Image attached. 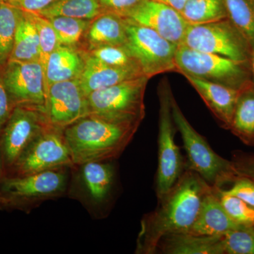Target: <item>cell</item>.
Instances as JSON below:
<instances>
[{"label":"cell","mask_w":254,"mask_h":254,"mask_svg":"<svg viewBox=\"0 0 254 254\" xmlns=\"http://www.w3.org/2000/svg\"><path fill=\"white\" fill-rule=\"evenodd\" d=\"M90 50L106 46H125L127 43L125 18L113 13H102L92 20L86 31Z\"/></svg>","instance_id":"21"},{"label":"cell","mask_w":254,"mask_h":254,"mask_svg":"<svg viewBox=\"0 0 254 254\" xmlns=\"http://www.w3.org/2000/svg\"><path fill=\"white\" fill-rule=\"evenodd\" d=\"M138 127L88 114L63 131L73 165H78L118 158L133 139Z\"/></svg>","instance_id":"2"},{"label":"cell","mask_w":254,"mask_h":254,"mask_svg":"<svg viewBox=\"0 0 254 254\" xmlns=\"http://www.w3.org/2000/svg\"><path fill=\"white\" fill-rule=\"evenodd\" d=\"M114 160L73 165L66 195L77 200L95 219L105 218L113 204L116 188Z\"/></svg>","instance_id":"3"},{"label":"cell","mask_w":254,"mask_h":254,"mask_svg":"<svg viewBox=\"0 0 254 254\" xmlns=\"http://www.w3.org/2000/svg\"><path fill=\"white\" fill-rule=\"evenodd\" d=\"M158 163L156 176V195L163 197L176 183L185 170L180 148L175 142L177 130L172 113L173 94L167 78L158 86Z\"/></svg>","instance_id":"8"},{"label":"cell","mask_w":254,"mask_h":254,"mask_svg":"<svg viewBox=\"0 0 254 254\" xmlns=\"http://www.w3.org/2000/svg\"><path fill=\"white\" fill-rule=\"evenodd\" d=\"M1 75L16 106L34 107L46 112L47 87L41 62L9 60L1 68Z\"/></svg>","instance_id":"13"},{"label":"cell","mask_w":254,"mask_h":254,"mask_svg":"<svg viewBox=\"0 0 254 254\" xmlns=\"http://www.w3.org/2000/svg\"><path fill=\"white\" fill-rule=\"evenodd\" d=\"M84 64L83 53L73 46L60 45L50 55L47 62L45 70L47 89L57 82L77 79L81 76Z\"/></svg>","instance_id":"19"},{"label":"cell","mask_w":254,"mask_h":254,"mask_svg":"<svg viewBox=\"0 0 254 254\" xmlns=\"http://www.w3.org/2000/svg\"><path fill=\"white\" fill-rule=\"evenodd\" d=\"M240 226L222 207L217 188L210 187L202 199L194 223L187 233L197 236H216Z\"/></svg>","instance_id":"17"},{"label":"cell","mask_w":254,"mask_h":254,"mask_svg":"<svg viewBox=\"0 0 254 254\" xmlns=\"http://www.w3.org/2000/svg\"><path fill=\"white\" fill-rule=\"evenodd\" d=\"M175 71L203 81L242 90L252 84L250 63H241L225 57L177 46Z\"/></svg>","instance_id":"6"},{"label":"cell","mask_w":254,"mask_h":254,"mask_svg":"<svg viewBox=\"0 0 254 254\" xmlns=\"http://www.w3.org/2000/svg\"><path fill=\"white\" fill-rule=\"evenodd\" d=\"M4 164H3L2 158H1V153H0V185H1V181L4 178ZM0 205H1V195H0Z\"/></svg>","instance_id":"40"},{"label":"cell","mask_w":254,"mask_h":254,"mask_svg":"<svg viewBox=\"0 0 254 254\" xmlns=\"http://www.w3.org/2000/svg\"><path fill=\"white\" fill-rule=\"evenodd\" d=\"M41 54L39 37L36 28L23 11V16L16 28L14 46L9 60L40 61Z\"/></svg>","instance_id":"23"},{"label":"cell","mask_w":254,"mask_h":254,"mask_svg":"<svg viewBox=\"0 0 254 254\" xmlns=\"http://www.w3.org/2000/svg\"><path fill=\"white\" fill-rule=\"evenodd\" d=\"M181 13L189 0H158Z\"/></svg>","instance_id":"38"},{"label":"cell","mask_w":254,"mask_h":254,"mask_svg":"<svg viewBox=\"0 0 254 254\" xmlns=\"http://www.w3.org/2000/svg\"><path fill=\"white\" fill-rule=\"evenodd\" d=\"M0 2H1V1H0Z\"/></svg>","instance_id":"42"},{"label":"cell","mask_w":254,"mask_h":254,"mask_svg":"<svg viewBox=\"0 0 254 254\" xmlns=\"http://www.w3.org/2000/svg\"><path fill=\"white\" fill-rule=\"evenodd\" d=\"M220 203L230 218L240 225L254 226V208L240 198L217 189Z\"/></svg>","instance_id":"32"},{"label":"cell","mask_w":254,"mask_h":254,"mask_svg":"<svg viewBox=\"0 0 254 254\" xmlns=\"http://www.w3.org/2000/svg\"><path fill=\"white\" fill-rule=\"evenodd\" d=\"M182 45L191 49L250 63L252 46L228 18L204 24H190Z\"/></svg>","instance_id":"9"},{"label":"cell","mask_w":254,"mask_h":254,"mask_svg":"<svg viewBox=\"0 0 254 254\" xmlns=\"http://www.w3.org/2000/svg\"><path fill=\"white\" fill-rule=\"evenodd\" d=\"M11 1H12V0H0V1H1V2H6V3H9Z\"/></svg>","instance_id":"41"},{"label":"cell","mask_w":254,"mask_h":254,"mask_svg":"<svg viewBox=\"0 0 254 254\" xmlns=\"http://www.w3.org/2000/svg\"><path fill=\"white\" fill-rule=\"evenodd\" d=\"M49 125L44 110L16 105L0 133V153L4 170H11L25 148Z\"/></svg>","instance_id":"12"},{"label":"cell","mask_w":254,"mask_h":254,"mask_svg":"<svg viewBox=\"0 0 254 254\" xmlns=\"http://www.w3.org/2000/svg\"><path fill=\"white\" fill-rule=\"evenodd\" d=\"M63 131L51 125L46 127L18 157L10 170L12 172L11 176H23L55 169L71 168L73 160Z\"/></svg>","instance_id":"11"},{"label":"cell","mask_w":254,"mask_h":254,"mask_svg":"<svg viewBox=\"0 0 254 254\" xmlns=\"http://www.w3.org/2000/svg\"><path fill=\"white\" fill-rule=\"evenodd\" d=\"M210 187L198 174L185 169L173 187L158 199L157 208L142 218L135 253L157 254L165 237L190 231Z\"/></svg>","instance_id":"1"},{"label":"cell","mask_w":254,"mask_h":254,"mask_svg":"<svg viewBox=\"0 0 254 254\" xmlns=\"http://www.w3.org/2000/svg\"><path fill=\"white\" fill-rule=\"evenodd\" d=\"M88 53L102 63L116 67H138L126 46H106L89 50Z\"/></svg>","instance_id":"31"},{"label":"cell","mask_w":254,"mask_h":254,"mask_svg":"<svg viewBox=\"0 0 254 254\" xmlns=\"http://www.w3.org/2000/svg\"><path fill=\"white\" fill-rule=\"evenodd\" d=\"M54 28L60 45L73 46L79 42L86 33L92 20L67 16L48 18Z\"/></svg>","instance_id":"28"},{"label":"cell","mask_w":254,"mask_h":254,"mask_svg":"<svg viewBox=\"0 0 254 254\" xmlns=\"http://www.w3.org/2000/svg\"><path fill=\"white\" fill-rule=\"evenodd\" d=\"M230 131L246 145H254V85L241 90Z\"/></svg>","instance_id":"22"},{"label":"cell","mask_w":254,"mask_h":254,"mask_svg":"<svg viewBox=\"0 0 254 254\" xmlns=\"http://www.w3.org/2000/svg\"><path fill=\"white\" fill-rule=\"evenodd\" d=\"M71 168L4 177L0 185L1 205L30 210L47 200L66 195Z\"/></svg>","instance_id":"5"},{"label":"cell","mask_w":254,"mask_h":254,"mask_svg":"<svg viewBox=\"0 0 254 254\" xmlns=\"http://www.w3.org/2000/svg\"><path fill=\"white\" fill-rule=\"evenodd\" d=\"M172 113L177 131L181 134L187 155V168L198 175L209 186L222 189L239 177L233 163L214 151L206 139L195 131L177 104L172 98Z\"/></svg>","instance_id":"4"},{"label":"cell","mask_w":254,"mask_h":254,"mask_svg":"<svg viewBox=\"0 0 254 254\" xmlns=\"http://www.w3.org/2000/svg\"><path fill=\"white\" fill-rule=\"evenodd\" d=\"M125 19V44L136 60L142 72L148 78L175 71L177 46L153 30Z\"/></svg>","instance_id":"10"},{"label":"cell","mask_w":254,"mask_h":254,"mask_svg":"<svg viewBox=\"0 0 254 254\" xmlns=\"http://www.w3.org/2000/svg\"><path fill=\"white\" fill-rule=\"evenodd\" d=\"M56 0H12L9 4L28 12L38 13L53 4Z\"/></svg>","instance_id":"37"},{"label":"cell","mask_w":254,"mask_h":254,"mask_svg":"<svg viewBox=\"0 0 254 254\" xmlns=\"http://www.w3.org/2000/svg\"><path fill=\"white\" fill-rule=\"evenodd\" d=\"M46 113L50 125L60 130L88 115L87 98L78 78L48 87Z\"/></svg>","instance_id":"14"},{"label":"cell","mask_w":254,"mask_h":254,"mask_svg":"<svg viewBox=\"0 0 254 254\" xmlns=\"http://www.w3.org/2000/svg\"><path fill=\"white\" fill-rule=\"evenodd\" d=\"M250 68L251 73V78L252 83L254 85V46L252 47V53L250 60Z\"/></svg>","instance_id":"39"},{"label":"cell","mask_w":254,"mask_h":254,"mask_svg":"<svg viewBox=\"0 0 254 254\" xmlns=\"http://www.w3.org/2000/svg\"><path fill=\"white\" fill-rule=\"evenodd\" d=\"M222 235L197 236L180 233L165 237L157 253L167 254H224Z\"/></svg>","instance_id":"20"},{"label":"cell","mask_w":254,"mask_h":254,"mask_svg":"<svg viewBox=\"0 0 254 254\" xmlns=\"http://www.w3.org/2000/svg\"><path fill=\"white\" fill-rule=\"evenodd\" d=\"M227 18L254 46V0H222Z\"/></svg>","instance_id":"27"},{"label":"cell","mask_w":254,"mask_h":254,"mask_svg":"<svg viewBox=\"0 0 254 254\" xmlns=\"http://www.w3.org/2000/svg\"><path fill=\"white\" fill-rule=\"evenodd\" d=\"M224 254H254V226H241L222 235Z\"/></svg>","instance_id":"30"},{"label":"cell","mask_w":254,"mask_h":254,"mask_svg":"<svg viewBox=\"0 0 254 254\" xmlns=\"http://www.w3.org/2000/svg\"><path fill=\"white\" fill-rule=\"evenodd\" d=\"M181 14L190 24L198 25L227 18L222 0H189Z\"/></svg>","instance_id":"26"},{"label":"cell","mask_w":254,"mask_h":254,"mask_svg":"<svg viewBox=\"0 0 254 254\" xmlns=\"http://www.w3.org/2000/svg\"><path fill=\"white\" fill-rule=\"evenodd\" d=\"M193 86L221 126L230 130L241 90L184 76Z\"/></svg>","instance_id":"18"},{"label":"cell","mask_w":254,"mask_h":254,"mask_svg":"<svg viewBox=\"0 0 254 254\" xmlns=\"http://www.w3.org/2000/svg\"><path fill=\"white\" fill-rule=\"evenodd\" d=\"M103 13L98 0H56L38 12L47 18L67 16L93 20Z\"/></svg>","instance_id":"24"},{"label":"cell","mask_w":254,"mask_h":254,"mask_svg":"<svg viewBox=\"0 0 254 254\" xmlns=\"http://www.w3.org/2000/svg\"><path fill=\"white\" fill-rule=\"evenodd\" d=\"M149 79L140 76L92 92L86 96L88 114L140 126L145 118L144 95Z\"/></svg>","instance_id":"7"},{"label":"cell","mask_w":254,"mask_h":254,"mask_svg":"<svg viewBox=\"0 0 254 254\" xmlns=\"http://www.w3.org/2000/svg\"><path fill=\"white\" fill-rule=\"evenodd\" d=\"M227 194L234 195L254 208V182L245 177H238L228 190H223Z\"/></svg>","instance_id":"33"},{"label":"cell","mask_w":254,"mask_h":254,"mask_svg":"<svg viewBox=\"0 0 254 254\" xmlns=\"http://www.w3.org/2000/svg\"><path fill=\"white\" fill-rule=\"evenodd\" d=\"M16 105L8 93L3 81L1 68H0V133L7 123Z\"/></svg>","instance_id":"35"},{"label":"cell","mask_w":254,"mask_h":254,"mask_svg":"<svg viewBox=\"0 0 254 254\" xmlns=\"http://www.w3.org/2000/svg\"><path fill=\"white\" fill-rule=\"evenodd\" d=\"M239 177H245L254 182V155L236 152L232 160Z\"/></svg>","instance_id":"36"},{"label":"cell","mask_w":254,"mask_h":254,"mask_svg":"<svg viewBox=\"0 0 254 254\" xmlns=\"http://www.w3.org/2000/svg\"><path fill=\"white\" fill-rule=\"evenodd\" d=\"M25 13L36 28L39 37L41 51L40 62L45 72L47 62L50 55L60 46V43L54 28L48 18L44 17L38 13L28 11H25Z\"/></svg>","instance_id":"29"},{"label":"cell","mask_w":254,"mask_h":254,"mask_svg":"<svg viewBox=\"0 0 254 254\" xmlns=\"http://www.w3.org/2000/svg\"><path fill=\"white\" fill-rule=\"evenodd\" d=\"M103 13H113L125 18L143 0H98Z\"/></svg>","instance_id":"34"},{"label":"cell","mask_w":254,"mask_h":254,"mask_svg":"<svg viewBox=\"0 0 254 254\" xmlns=\"http://www.w3.org/2000/svg\"><path fill=\"white\" fill-rule=\"evenodd\" d=\"M125 18L153 30L177 46L183 43L190 26L181 13L158 0H143Z\"/></svg>","instance_id":"15"},{"label":"cell","mask_w":254,"mask_h":254,"mask_svg":"<svg viewBox=\"0 0 254 254\" xmlns=\"http://www.w3.org/2000/svg\"><path fill=\"white\" fill-rule=\"evenodd\" d=\"M23 14V10L14 5L0 2V68L10 59L16 28Z\"/></svg>","instance_id":"25"},{"label":"cell","mask_w":254,"mask_h":254,"mask_svg":"<svg viewBox=\"0 0 254 254\" xmlns=\"http://www.w3.org/2000/svg\"><path fill=\"white\" fill-rule=\"evenodd\" d=\"M83 56L84 68L78 80L86 96L92 92L145 76L138 67H116L102 63L88 53H83Z\"/></svg>","instance_id":"16"}]
</instances>
